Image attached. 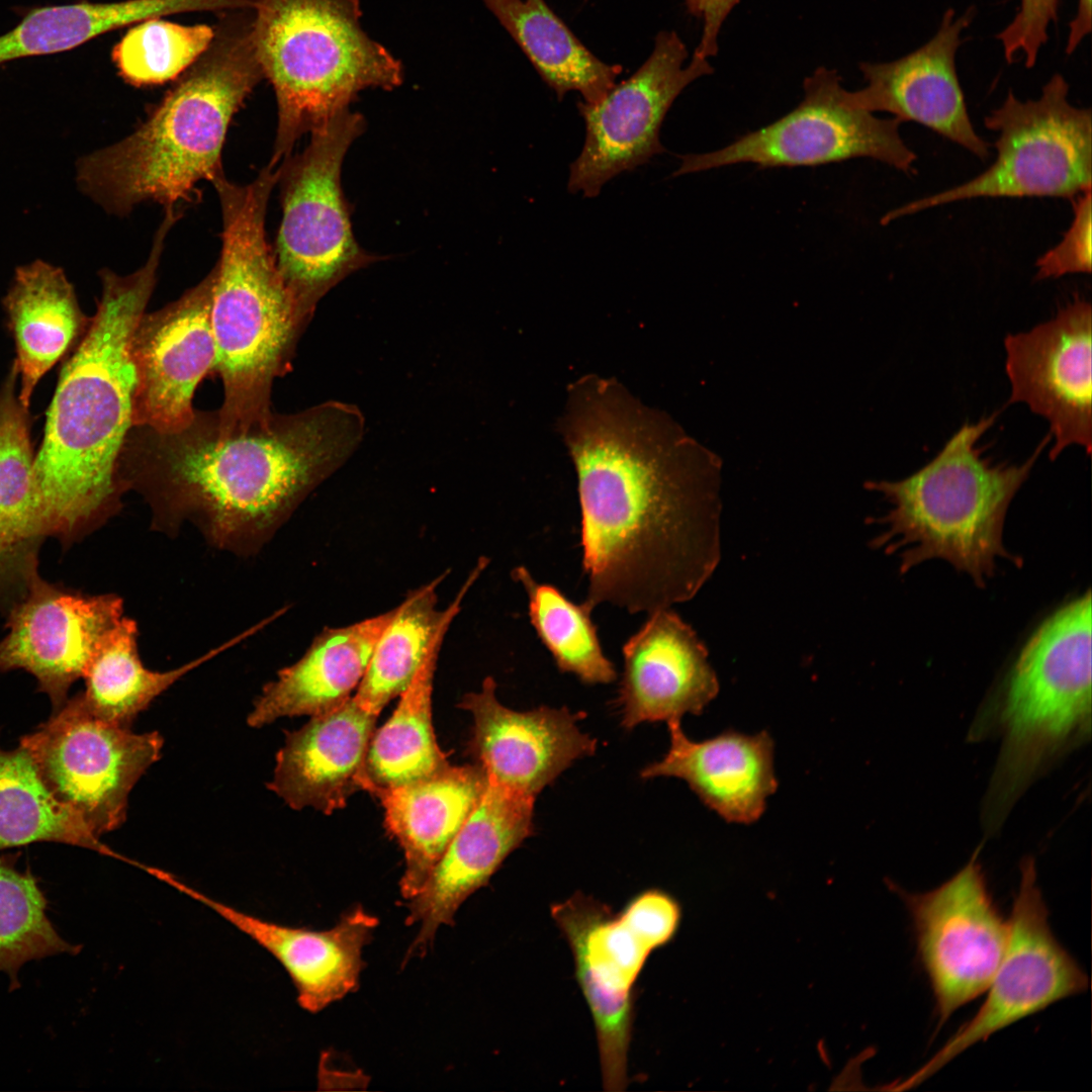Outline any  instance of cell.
<instances>
[{"mask_svg": "<svg viewBox=\"0 0 1092 1092\" xmlns=\"http://www.w3.org/2000/svg\"><path fill=\"white\" fill-rule=\"evenodd\" d=\"M556 429L577 476L584 602L651 614L693 599L721 557V459L598 374L567 386Z\"/></svg>", "mask_w": 1092, "mask_h": 1092, "instance_id": "cell-1", "label": "cell"}, {"mask_svg": "<svg viewBox=\"0 0 1092 1092\" xmlns=\"http://www.w3.org/2000/svg\"><path fill=\"white\" fill-rule=\"evenodd\" d=\"M364 425L357 406L329 400L249 422L196 412L171 432L133 426L119 480L148 503L154 529L189 522L216 548L252 555L349 459Z\"/></svg>", "mask_w": 1092, "mask_h": 1092, "instance_id": "cell-2", "label": "cell"}, {"mask_svg": "<svg viewBox=\"0 0 1092 1092\" xmlns=\"http://www.w3.org/2000/svg\"><path fill=\"white\" fill-rule=\"evenodd\" d=\"M165 241L154 239L147 262L133 273L100 271L95 314L65 363L33 462V492L46 537L70 546L120 508L118 475L132 428L135 373L133 330L157 282Z\"/></svg>", "mask_w": 1092, "mask_h": 1092, "instance_id": "cell-3", "label": "cell"}, {"mask_svg": "<svg viewBox=\"0 0 1092 1092\" xmlns=\"http://www.w3.org/2000/svg\"><path fill=\"white\" fill-rule=\"evenodd\" d=\"M251 19L220 23L209 48L138 129L78 161L76 180L84 194L118 216L143 202L166 210L192 200L199 182L223 172L229 125L264 79Z\"/></svg>", "mask_w": 1092, "mask_h": 1092, "instance_id": "cell-4", "label": "cell"}, {"mask_svg": "<svg viewBox=\"0 0 1092 1092\" xmlns=\"http://www.w3.org/2000/svg\"><path fill=\"white\" fill-rule=\"evenodd\" d=\"M279 178L269 164L245 185L224 173L212 181L222 214V248L214 266L212 372L223 384L216 411L229 422L269 415L275 378L290 367L309 316L285 285L265 235L268 200Z\"/></svg>", "mask_w": 1092, "mask_h": 1092, "instance_id": "cell-5", "label": "cell"}, {"mask_svg": "<svg viewBox=\"0 0 1092 1092\" xmlns=\"http://www.w3.org/2000/svg\"><path fill=\"white\" fill-rule=\"evenodd\" d=\"M994 421L992 415L966 423L933 459L906 478L864 483L890 505L875 520L883 529L871 543L897 556L901 574L939 559L984 587L999 560L1021 566L1022 559L1004 545L1005 519L1051 436L1024 462L994 464L978 446Z\"/></svg>", "mask_w": 1092, "mask_h": 1092, "instance_id": "cell-6", "label": "cell"}, {"mask_svg": "<svg viewBox=\"0 0 1092 1092\" xmlns=\"http://www.w3.org/2000/svg\"><path fill=\"white\" fill-rule=\"evenodd\" d=\"M360 8L359 0H252V41L277 101L271 165L359 92L402 83L400 62L363 30Z\"/></svg>", "mask_w": 1092, "mask_h": 1092, "instance_id": "cell-7", "label": "cell"}, {"mask_svg": "<svg viewBox=\"0 0 1092 1092\" xmlns=\"http://www.w3.org/2000/svg\"><path fill=\"white\" fill-rule=\"evenodd\" d=\"M1091 592L1059 608L1029 637L996 707L1001 749L982 808L996 833L1028 786L1091 735Z\"/></svg>", "mask_w": 1092, "mask_h": 1092, "instance_id": "cell-8", "label": "cell"}, {"mask_svg": "<svg viewBox=\"0 0 1092 1092\" xmlns=\"http://www.w3.org/2000/svg\"><path fill=\"white\" fill-rule=\"evenodd\" d=\"M551 915L571 949L595 1022L604 1088L621 1092L628 1084L634 985L650 953L675 934L680 907L667 893L651 889L614 915L576 893L551 906Z\"/></svg>", "mask_w": 1092, "mask_h": 1092, "instance_id": "cell-9", "label": "cell"}, {"mask_svg": "<svg viewBox=\"0 0 1092 1092\" xmlns=\"http://www.w3.org/2000/svg\"><path fill=\"white\" fill-rule=\"evenodd\" d=\"M364 127L360 113L345 109L310 131L307 147L279 167L282 218L273 254L308 316L331 288L379 259L357 243L341 185L346 153Z\"/></svg>", "mask_w": 1092, "mask_h": 1092, "instance_id": "cell-10", "label": "cell"}, {"mask_svg": "<svg viewBox=\"0 0 1092 1092\" xmlns=\"http://www.w3.org/2000/svg\"><path fill=\"white\" fill-rule=\"evenodd\" d=\"M1069 84L1057 73L1040 96L1019 100L1009 90L1004 102L984 118L998 132L994 163L977 177L888 211L882 224L934 206L978 197L1074 198L1091 189L1090 108L1068 99Z\"/></svg>", "mask_w": 1092, "mask_h": 1092, "instance_id": "cell-11", "label": "cell"}, {"mask_svg": "<svg viewBox=\"0 0 1092 1092\" xmlns=\"http://www.w3.org/2000/svg\"><path fill=\"white\" fill-rule=\"evenodd\" d=\"M804 98L792 111L726 147L680 156L672 176L740 163L760 168L820 166L871 158L913 173L916 154L903 141L897 118H880L844 101L837 71L817 68L803 83Z\"/></svg>", "mask_w": 1092, "mask_h": 1092, "instance_id": "cell-12", "label": "cell"}, {"mask_svg": "<svg viewBox=\"0 0 1092 1092\" xmlns=\"http://www.w3.org/2000/svg\"><path fill=\"white\" fill-rule=\"evenodd\" d=\"M163 737L95 716L80 693L20 738L47 787L100 837L126 819L134 785L161 756Z\"/></svg>", "mask_w": 1092, "mask_h": 1092, "instance_id": "cell-13", "label": "cell"}, {"mask_svg": "<svg viewBox=\"0 0 1092 1092\" xmlns=\"http://www.w3.org/2000/svg\"><path fill=\"white\" fill-rule=\"evenodd\" d=\"M1088 987V976L1052 931L1034 859L1025 857L1020 862L1007 947L985 991L983 1004L927 1062L894 1089L916 1087L974 1044Z\"/></svg>", "mask_w": 1092, "mask_h": 1092, "instance_id": "cell-14", "label": "cell"}, {"mask_svg": "<svg viewBox=\"0 0 1092 1092\" xmlns=\"http://www.w3.org/2000/svg\"><path fill=\"white\" fill-rule=\"evenodd\" d=\"M894 890L911 917L941 1027L987 990L1007 947L1009 920L993 902L979 850L935 889L914 894L898 886Z\"/></svg>", "mask_w": 1092, "mask_h": 1092, "instance_id": "cell-15", "label": "cell"}, {"mask_svg": "<svg viewBox=\"0 0 1092 1092\" xmlns=\"http://www.w3.org/2000/svg\"><path fill=\"white\" fill-rule=\"evenodd\" d=\"M675 31H660L641 67L595 103L578 102L586 134L580 155L570 165L568 190L599 195L605 183L632 171L665 150L661 123L677 96L697 79L714 71L708 59L692 55Z\"/></svg>", "mask_w": 1092, "mask_h": 1092, "instance_id": "cell-16", "label": "cell"}, {"mask_svg": "<svg viewBox=\"0 0 1092 1092\" xmlns=\"http://www.w3.org/2000/svg\"><path fill=\"white\" fill-rule=\"evenodd\" d=\"M6 614L0 671L21 669L32 674L54 712L65 705L71 686L84 677L124 617L120 597L84 595L39 574Z\"/></svg>", "mask_w": 1092, "mask_h": 1092, "instance_id": "cell-17", "label": "cell"}, {"mask_svg": "<svg viewBox=\"0 0 1092 1092\" xmlns=\"http://www.w3.org/2000/svg\"><path fill=\"white\" fill-rule=\"evenodd\" d=\"M1091 303L1075 295L1051 320L1004 339L1009 402L1048 421L1052 460L1072 445L1091 453Z\"/></svg>", "mask_w": 1092, "mask_h": 1092, "instance_id": "cell-18", "label": "cell"}, {"mask_svg": "<svg viewBox=\"0 0 1092 1092\" xmlns=\"http://www.w3.org/2000/svg\"><path fill=\"white\" fill-rule=\"evenodd\" d=\"M214 280L215 268L181 297L139 320L129 346L135 373L133 426L171 432L193 420L195 389L212 372L215 359Z\"/></svg>", "mask_w": 1092, "mask_h": 1092, "instance_id": "cell-19", "label": "cell"}, {"mask_svg": "<svg viewBox=\"0 0 1092 1092\" xmlns=\"http://www.w3.org/2000/svg\"><path fill=\"white\" fill-rule=\"evenodd\" d=\"M974 8L956 16L948 8L936 33L923 46L891 62L859 64L867 85L844 91L847 105L889 112L900 122L922 124L985 161L989 144L975 130L960 84L956 57Z\"/></svg>", "mask_w": 1092, "mask_h": 1092, "instance_id": "cell-20", "label": "cell"}, {"mask_svg": "<svg viewBox=\"0 0 1092 1092\" xmlns=\"http://www.w3.org/2000/svg\"><path fill=\"white\" fill-rule=\"evenodd\" d=\"M535 799L486 779L468 819L435 864L425 884L407 900L406 925H420L406 961L427 952L442 925H453L468 897L485 886L507 856L534 832Z\"/></svg>", "mask_w": 1092, "mask_h": 1092, "instance_id": "cell-21", "label": "cell"}, {"mask_svg": "<svg viewBox=\"0 0 1092 1092\" xmlns=\"http://www.w3.org/2000/svg\"><path fill=\"white\" fill-rule=\"evenodd\" d=\"M495 691L487 676L459 704L472 714L471 747L488 781L536 799L575 760L596 751V739L577 726L580 713L547 706L515 711L498 702Z\"/></svg>", "mask_w": 1092, "mask_h": 1092, "instance_id": "cell-22", "label": "cell"}, {"mask_svg": "<svg viewBox=\"0 0 1092 1092\" xmlns=\"http://www.w3.org/2000/svg\"><path fill=\"white\" fill-rule=\"evenodd\" d=\"M649 615L623 647L617 705L625 729L701 714L719 692L708 650L693 628L670 608Z\"/></svg>", "mask_w": 1092, "mask_h": 1092, "instance_id": "cell-23", "label": "cell"}, {"mask_svg": "<svg viewBox=\"0 0 1092 1092\" xmlns=\"http://www.w3.org/2000/svg\"><path fill=\"white\" fill-rule=\"evenodd\" d=\"M206 905L271 953L289 975L299 1006L317 1013L354 993L364 969L363 948L379 924L362 906L343 913L325 930L278 924L215 901L173 877L168 882Z\"/></svg>", "mask_w": 1092, "mask_h": 1092, "instance_id": "cell-24", "label": "cell"}, {"mask_svg": "<svg viewBox=\"0 0 1092 1092\" xmlns=\"http://www.w3.org/2000/svg\"><path fill=\"white\" fill-rule=\"evenodd\" d=\"M377 716L349 698L286 735L268 788L292 809L331 814L364 791L365 762Z\"/></svg>", "mask_w": 1092, "mask_h": 1092, "instance_id": "cell-25", "label": "cell"}, {"mask_svg": "<svg viewBox=\"0 0 1092 1092\" xmlns=\"http://www.w3.org/2000/svg\"><path fill=\"white\" fill-rule=\"evenodd\" d=\"M670 744L662 759L645 766L643 779L684 780L700 800L727 822L750 824L763 814L778 789L774 740L766 731L746 735L726 731L694 741L680 721L667 722Z\"/></svg>", "mask_w": 1092, "mask_h": 1092, "instance_id": "cell-26", "label": "cell"}, {"mask_svg": "<svg viewBox=\"0 0 1092 1092\" xmlns=\"http://www.w3.org/2000/svg\"><path fill=\"white\" fill-rule=\"evenodd\" d=\"M395 608L362 621L326 628L304 654L280 669L254 702L247 722L261 728L282 717L314 716L351 698Z\"/></svg>", "mask_w": 1092, "mask_h": 1092, "instance_id": "cell-27", "label": "cell"}, {"mask_svg": "<svg viewBox=\"0 0 1092 1092\" xmlns=\"http://www.w3.org/2000/svg\"><path fill=\"white\" fill-rule=\"evenodd\" d=\"M486 787L479 765H448L415 783L376 794L385 826L404 853L399 881L403 899L421 890L435 864L464 825Z\"/></svg>", "mask_w": 1092, "mask_h": 1092, "instance_id": "cell-28", "label": "cell"}, {"mask_svg": "<svg viewBox=\"0 0 1092 1092\" xmlns=\"http://www.w3.org/2000/svg\"><path fill=\"white\" fill-rule=\"evenodd\" d=\"M4 307L16 346L18 398L27 408L38 380L81 340L90 318L64 271L41 260L16 269Z\"/></svg>", "mask_w": 1092, "mask_h": 1092, "instance_id": "cell-29", "label": "cell"}, {"mask_svg": "<svg viewBox=\"0 0 1092 1092\" xmlns=\"http://www.w3.org/2000/svg\"><path fill=\"white\" fill-rule=\"evenodd\" d=\"M487 563V558L478 560L445 610L437 609V587L446 573L411 592L395 607L394 615L380 634L353 696L363 710L378 717L386 704L408 687L433 639L443 626L453 622L465 595Z\"/></svg>", "mask_w": 1092, "mask_h": 1092, "instance_id": "cell-30", "label": "cell"}, {"mask_svg": "<svg viewBox=\"0 0 1092 1092\" xmlns=\"http://www.w3.org/2000/svg\"><path fill=\"white\" fill-rule=\"evenodd\" d=\"M443 626L388 721L375 730L367 751L364 791H381L424 780L449 765L432 724L434 675L445 635Z\"/></svg>", "mask_w": 1092, "mask_h": 1092, "instance_id": "cell-31", "label": "cell"}, {"mask_svg": "<svg viewBox=\"0 0 1092 1092\" xmlns=\"http://www.w3.org/2000/svg\"><path fill=\"white\" fill-rule=\"evenodd\" d=\"M482 1L559 99L577 91L595 103L616 84L622 67L597 58L545 0Z\"/></svg>", "mask_w": 1092, "mask_h": 1092, "instance_id": "cell-32", "label": "cell"}, {"mask_svg": "<svg viewBox=\"0 0 1092 1092\" xmlns=\"http://www.w3.org/2000/svg\"><path fill=\"white\" fill-rule=\"evenodd\" d=\"M269 622L267 618L257 623L179 667L158 671L147 668L142 662L138 625L124 616L90 663L83 677L82 700L100 719L130 728L136 716L179 678L256 634Z\"/></svg>", "mask_w": 1092, "mask_h": 1092, "instance_id": "cell-33", "label": "cell"}, {"mask_svg": "<svg viewBox=\"0 0 1092 1092\" xmlns=\"http://www.w3.org/2000/svg\"><path fill=\"white\" fill-rule=\"evenodd\" d=\"M39 841L116 856L77 812L54 796L25 748L0 747V851Z\"/></svg>", "mask_w": 1092, "mask_h": 1092, "instance_id": "cell-34", "label": "cell"}, {"mask_svg": "<svg viewBox=\"0 0 1092 1092\" xmlns=\"http://www.w3.org/2000/svg\"><path fill=\"white\" fill-rule=\"evenodd\" d=\"M512 576L527 593L531 623L558 668L586 684L612 682L616 670L603 652L593 608L585 602L572 603L551 584L539 583L524 566L516 567Z\"/></svg>", "mask_w": 1092, "mask_h": 1092, "instance_id": "cell-35", "label": "cell"}, {"mask_svg": "<svg viewBox=\"0 0 1092 1092\" xmlns=\"http://www.w3.org/2000/svg\"><path fill=\"white\" fill-rule=\"evenodd\" d=\"M47 902L30 873H20L0 858V972L17 988L18 972L32 960L70 953L79 946L66 941L46 914Z\"/></svg>", "mask_w": 1092, "mask_h": 1092, "instance_id": "cell-36", "label": "cell"}, {"mask_svg": "<svg viewBox=\"0 0 1092 1092\" xmlns=\"http://www.w3.org/2000/svg\"><path fill=\"white\" fill-rule=\"evenodd\" d=\"M215 29L151 18L136 23L113 48L120 76L134 86L163 84L189 69L209 48Z\"/></svg>", "mask_w": 1092, "mask_h": 1092, "instance_id": "cell-37", "label": "cell"}, {"mask_svg": "<svg viewBox=\"0 0 1092 1092\" xmlns=\"http://www.w3.org/2000/svg\"><path fill=\"white\" fill-rule=\"evenodd\" d=\"M43 535L31 480L0 464V609L8 610L38 574Z\"/></svg>", "mask_w": 1092, "mask_h": 1092, "instance_id": "cell-38", "label": "cell"}, {"mask_svg": "<svg viewBox=\"0 0 1092 1092\" xmlns=\"http://www.w3.org/2000/svg\"><path fill=\"white\" fill-rule=\"evenodd\" d=\"M98 35L92 2L35 8L14 28L0 35V65L20 58L66 52Z\"/></svg>", "mask_w": 1092, "mask_h": 1092, "instance_id": "cell-39", "label": "cell"}, {"mask_svg": "<svg viewBox=\"0 0 1092 1092\" xmlns=\"http://www.w3.org/2000/svg\"><path fill=\"white\" fill-rule=\"evenodd\" d=\"M1074 218L1062 241L1036 261L1035 278L1091 273V189L1073 198Z\"/></svg>", "mask_w": 1092, "mask_h": 1092, "instance_id": "cell-40", "label": "cell"}, {"mask_svg": "<svg viewBox=\"0 0 1092 1092\" xmlns=\"http://www.w3.org/2000/svg\"><path fill=\"white\" fill-rule=\"evenodd\" d=\"M1060 0H1019L1012 21L997 34L1005 59L1013 63L1017 54L1024 57L1026 68H1032L1042 46L1048 41V28L1057 21Z\"/></svg>", "mask_w": 1092, "mask_h": 1092, "instance_id": "cell-41", "label": "cell"}, {"mask_svg": "<svg viewBox=\"0 0 1092 1092\" xmlns=\"http://www.w3.org/2000/svg\"><path fill=\"white\" fill-rule=\"evenodd\" d=\"M741 0H685L687 10L702 20L703 30L693 55L708 59L718 52V37L722 25L732 9Z\"/></svg>", "mask_w": 1092, "mask_h": 1092, "instance_id": "cell-42", "label": "cell"}, {"mask_svg": "<svg viewBox=\"0 0 1092 1092\" xmlns=\"http://www.w3.org/2000/svg\"><path fill=\"white\" fill-rule=\"evenodd\" d=\"M1092 0H1078L1077 11L1069 23L1066 54H1073L1091 31Z\"/></svg>", "mask_w": 1092, "mask_h": 1092, "instance_id": "cell-43", "label": "cell"}]
</instances>
